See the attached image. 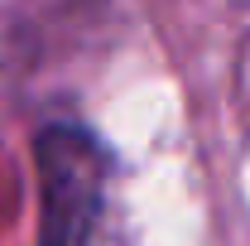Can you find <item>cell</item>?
Masks as SVG:
<instances>
[{"label":"cell","mask_w":250,"mask_h":246,"mask_svg":"<svg viewBox=\"0 0 250 246\" xmlns=\"http://www.w3.org/2000/svg\"><path fill=\"white\" fill-rule=\"evenodd\" d=\"M39 193H43V242L92 246L101 217V150L77 125H48L39 135Z\"/></svg>","instance_id":"cell-1"}]
</instances>
